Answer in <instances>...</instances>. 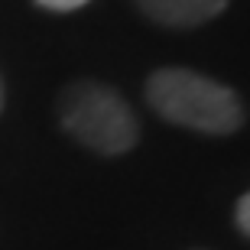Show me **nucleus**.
<instances>
[{"label": "nucleus", "mask_w": 250, "mask_h": 250, "mask_svg": "<svg viewBox=\"0 0 250 250\" xmlns=\"http://www.w3.org/2000/svg\"><path fill=\"white\" fill-rule=\"evenodd\" d=\"M146 101L169 124L211 133V137L234 133L244 124L241 98L228 84L214 82L208 75L188 72V68L153 72L146 82Z\"/></svg>", "instance_id": "1"}, {"label": "nucleus", "mask_w": 250, "mask_h": 250, "mask_svg": "<svg viewBox=\"0 0 250 250\" xmlns=\"http://www.w3.org/2000/svg\"><path fill=\"white\" fill-rule=\"evenodd\" d=\"M0 107H3V88H0Z\"/></svg>", "instance_id": "6"}, {"label": "nucleus", "mask_w": 250, "mask_h": 250, "mask_svg": "<svg viewBox=\"0 0 250 250\" xmlns=\"http://www.w3.org/2000/svg\"><path fill=\"white\" fill-rule=\"evenodd\" d=\"M234 218H237V228L250 237V192L237 202V214H234Z\"/></svg>", "instance_id": "5"}, {"label": "nucleus", "mask_w": 250, "mask_h": 250, "mask_svg": "<svg viewBox=\"0 0 250 250\" xmlns=\"http://www.w3.org/2000/svg\"><path fill=\"white\" fill-rule=\"evenodd\" d=\"M137 3L149 20H156L163 26L188 29L214 20L231 0H137Z\"/></svg>", "instance_id": "3"}, {"label": "nucleus", "mask_w": 250, "mask_h": 250, "mask_svg": "<svg viewBox=\"0 0 250 250\" xmlns=\"http://www.w3.org/2000/svg\"><path fill=\"white\" fill-rule=\"evenodd\" d=\"M39 7H46V10H56V13H68V10H78L84 7L88 0H36Z\"/></svg>", "instance_id": "4"}, {"label": "nucleus", "mask_w": 250, "mask_h": 250, "mask_svg": "<svg viewBox=\"0 0 250 250\" xmlns=\"http://www.w3.org/2000/svg\"><path fill=\"white\" fill-rule=\"evenodd\" d=\"M62 127L101 156H121L137 146L140 127L124 98L98 82H75L59 101Z\"/></svg>", "instance_id": "2"}]
</instances>
